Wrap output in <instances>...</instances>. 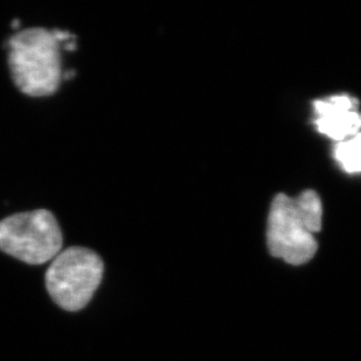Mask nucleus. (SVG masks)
Here are the masks:
<instances>
[{
  "instance_id": "f257e3e1",
  "label": "nucleus",
  "mask_w": 361,
  "mask_h": 361,
  "mask_svg": "<svg viewBox=\"0 0 361 361\" xmlns=\"http://www.w3.org/2000/svg\"><path fill=\"white\" fill-rule=\"evenodd\" d=\"M322 216V201L314 191L303 192L297 198L277 195L267 233L271 255L293 266L309 262L317 252L314 234L321 231Z\"/></svg>"
},
{
  "instance_id": "20e7f679",
  "label": "nucleus",
  "mask_w": 361,
  "mask_h": 361,
  "mask_svg": "<svg viewBox=\"0 0 361 361\" xmlns=\"http://www.w3.org/2000/svg\"><path fill=\"white\" fill-rule=\"evenodd\" d=\"M63 245L61 228L47 209L23 212L0 221V250L28 264L53 261Z\"/></svg>"
},
{
  "instance_id": "f03ea898",
  "label": "nucleus",
  "mask_w": 361,
  "mask_h": 361,
  "mask_svg": "<svg viewBox=\"0 0 361 361\" xmlns=\"http://www.w3.org/2000/svg\"><path fill=\"white\" fill-rule=\"evenodd\" d=\"M60 47L53 31L46 28H27L8 39L11 76L21 92L44 97L58 92L63 80Z\"/></svg>"
},
{
  "instance_id": "423d86ee",
  "label": "nucleus",
  "mask_w": 361,
  "mask_h": 361,
  "mask_svg": "<svg viewBox=\"0 0 361 361\" xmlns=\"http://www.w3.org/2000/svg\"><path fill=\"white\" fill-rule=\"evenodd\" d=\"M334 158L348 173L361 172V133L339 142L334 149Z\"/></svg>"
},
{
  "instance_id": "39448f33",
  "label": "nucleus",
  "mask_w": 361,
  "mask_h": 361,
  "mask_svg": "<svg viewBox=\"0 0 361 361\" xmlns=\"http://www.w3.org/2000/svg\"><path fill=\"white\" fill-rule=\"evenodd\" d=\"M314 124L318 131L331 140L343 142L361 129V114L357 99L350 96H334L314 103Z\"/></svg>"
},
{
  "instance_id": "7ed1b4c3",
  "label": "nucleus",
  "mask_w": 361,
  "mask_h": 361,
  "mask_svg": "<svg viewBox=\"0 0 361 361\" xmlns=\"http://www.w3.org/2000/svg\"><path fill=\"white\" fill-rule=\"evenodd\" d=\"M103 261L85 247H71L59 252L48 267L46 286L59 307L79 311L90 302L102 281Z\"/></svg>"
},
{
  "instance_id": "0eeeda50",
  "label": "nucleus",
  "mask_w": 361,
  "mask_h": 361,
  "mask_svg": "<svg viewBox=\"0 0 361 361\" xmlns=\"http://www.w3.org/2000/svg\"><path fill=\"white\" fill-rule=\"evenodd\" d=\"M19 25H20V21L14 20L13 24H12V26H13V28H19Z\"/></svg>"
}]
</instances>
